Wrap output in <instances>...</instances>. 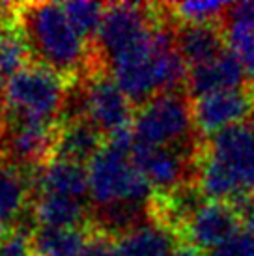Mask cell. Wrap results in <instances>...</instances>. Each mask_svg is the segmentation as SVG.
<instances>
[{"label": "cell", "mask_w": 254, "mask_h": 256, "mask_svg": "<svg viewBox=\"0 0 254 256\" xmlns=\"http://www.w3.org/2000/svg\"><path fill=\"white\" fill-rule=\"evenodd\" d=\"M133 129L108 138L88 164V189L98 222L124 236L144 222L154 187L131 159Z\"/></svg>", "instance_id": "1"}, {"label": "cell", "mask_w": 254, "mask_h": 256, "mask_svg": "<svg viewBox=\"0 0 254 256\" xmlns=\"http://www.w3.org/2000/svg\"><path fill=\"white\" fill-rule=\"evenodd\" d=\"M19 28L28 45L30 56L60 77H70L86 68V40L71 22L64 4L34 2L17 12Z\"/></svg>", "instance_id": "2"}, {"label": "cell", "mask_w": 254, "mask_h": 256, "mask_svg": "<svg viewBox=\"0 0 254 256\" xmlns=\"http://www.w3.org/2000/svg\"><path fill=\"white\" fill-rule=\"evenodd\" d=\"M200 192L215 202L254 194V122L212 135L198 168Z\"/></svg>", "instance_id": "3"}, {"label": "cell", "mask_w": 254, "mask_h": 256, "mask_svg": "<svg viewBox=\"0 0 254 256\" xmlns=\"http://www.w3.org/2000/svg\"><path fill=\"white\" fill-rule=\"evenodd\" d=\"M62 77L40 64H30L8 80L6 122L52 124L66 105Z\"/></svg>", "instance_id": "4"}, {"label": "cell", "mask_w": 254, "mask_h": 256, "mask_svg": "<svg viewBox=\"0 0 254 256\" xmlns=\"http://www.w3.org/2000/svg\"><path fill=\"white\" fill-rule=\"evenodd\" d=\"M194 114L187 96L159 94L144 103L133 120V144L152 148H190Z\"/></svg>", "instance_id": "5"}, {"label": "cell", "mask_w": 254, "mask_h": 256, "mask_svg": "<svg viewBox=\"0 0 254 256\" xmlns=\"http://www.w3.org/2000/svg\"><path fill=\"white\" fill-rule=\"evenodd\" d=\"M78 90L71 118L88 120L106 138L131 131L134 120L131 101L110 75L92 73Z\"/></svg>", "instance_id": "6"}, {"label": "cell", "mask_w": 254, "mask_h": 256, "mask_svg": "<svg viewBox=\"0 0 254 256\" xmlns=\"http://www.w3.org/2000/svg\"><path fill=\"white\" fill-rule=\"evenodd\" d=\"M156 28V15L150 14L148 6L129 2L108 4L103 24L96 38L101 56L110 64L140 43L148 42Z\"/></svg>", "instance_id": "7"}, {"label": "cell", "mask_w": 254, "mask_h": 256, "mask_svg": "<svg viewBox=\"0 0 254 256\" xmlns=\"http://www.w3.org/2000/svg\"><path fill=\"white\" fill-rule=\"evenodd\" d=\"M131 159L148 184L162 192L184 187L192 163L189 148H152L133 144Z\"/></svg>", "instance_id": "8"}, {"label": "cell", "mask_w": 254, "mask_h": 256, "mask_svg": "<svg viewBox=\"0 0 254 256\" xmlns=\"http://www.w3.org/2000/svg\"><path fill=\"white\" fill-rule=\"evenodd\" d=\"M254 110V94L247 88L208 94L194 100V126L204 135H215L222 129L247 122Z\"/></svg>", "instance_id": "9"}, {"label": "cell", "mask_w": 254, "mask_h": 256, "mask_svg": "<svg viewBox=\"0 0 254 256\" xmlns=\"http://www.w3.org/2000/svg\"><path fill=\"white\" fill-rule=\"evenodd\" d=\"M240 224V215L228 202L208 200L200 204L182 230L190 247L196 250H212L213 254L238 232Z\"/></svg>", "instance_id": "10"}, {"label": "cell", "mask_w": 254, "mask_h": 256, "mask_svg": "<svg viewBox=\"0 0 254 256\" xmlns=\"http://www.w3.org/2000/svg\"><path fill=\"white\" fill-rule=\"evenodd\" d=\"M6 154L15 159V164H40L54 152L58 128L52 124L36 122H6L0 131Z\"/></svg>", "instance_id": "11"}, {"label": "cell", "mask_w": 254, "mask_h": 256, "mask_svg": "<svg viewBox=\"0 0 254 256\" xmlns=\"http://www.w3.org/2000/svg\"><path fill=\"white\" fill-rule=\"evenodd\" d=\"M247 75V70L241 64L240 58L230 49H226L212 62L192 68L187 75V86L189 92L194 96V100H198L208 94L243 88Z\"/></svg>", "instance_id": "12"}, {"label": "cell", "mask_w": 254, "mask_h": 256, "mask_svg": "<svg viewBox=\"0 0 254 256\" xmlns=\"http://www.w3.org/2000/svg\"><path fill=\"white\" fill-rule=\"evenodd\" d=\"M34 194H54L88 202V170L82 164H75L62 159L43 163L30 180Z\"/></svg>", "instance_id": "13"}, {"label": "cell", "mask_w": 254, "mask_h": 256, "mask_svg": "<svg viewBox=\"0 0 254 256\" xmlns=\"http://www.w3.org/2000/svg\"><path fill=\"white\" fill-rule=\"evenodd\" d=\"M174 40L190 70L212 62L228 49L226 36L215 24H182L174 34Z\"/></svg>", "instance_id": "14"}, {"label": "cell", "mask_w": 254, "mask_h": 256, "mask_svg": "<svg viewBox=\"0 0 254 256\" xmlns=\"http://www.w3.org/2000/svg\"><path fill=\"white\" fill-rule=\"evenodd\" d=\"M103 148V135L84 118H70L58 128L54 142V159L75 164L90 163Z\"/></svg>", "instance_id": "15"}, {"label": "cell", "mask_w": 254, "mask_h": 256, "mask_svg": "<svg viewBox=\"0 0 254 256\" xmlns=\"http://www.w3.org/2000/svg\"><path fill=\"white\" fill-rule=\"evenodd\" d=\"M122 256H172L178 249L176 232L161 220H144L120 236Z\"/></svg>", "instance_id": "16"}, {"label": "cell", "mask_w": 254, "mask_h": 256, "mask_svg": "<svg viewBox=\"0 0 254 256\" xmlns=\"http://www.w3.org/2000/svg\"><path fill=\"white\" fill-rule=\"evenodd\" d=\"M84 200L38 194L34 202V217L40 228H78L86 217Z\"/></svg>", "instance_id": "17"}, {"label": "cell", "mask_w": 254, "mask_h": 256, "mask_svg": "<svg viewBox=\"0 0 254 256\" xmlns=\"http://www.w3.org/2000/svg\"><path fill=\"white\" fill-rule=\"evenodd\" d=\"M28 200V180L21 166L6 163L0 168V228H12Z\"/></svg>", "instance_id": "18"}, {"label": "cell", "mask_w": 254, "mask_h": 256, "mask_svg": "<svg viewBox=\"0 0 254 256\" xmlns=\"http://www.w3.org/2000/svg\"><path fill=\"white\" fill-rule=\"evenodd\" d=\"M88 240L80 228H40L32 243L36 256H78Z\"/></svg>", "instance_id": "19"}, {"label": "cell", "mask_w": 254, "mask_h": 256, "mask_svg": "<svg viewBox=\"0 0 254 256\" xmlns=\"http://www.w3.org/2000/svg\"><path fill=\"white\" fill-rule=\"evenodd\" d=\"M30 50L21 30L12 24H0V75L8 80L28 66Z\"/></svg>", "instance_id": "20"}, {"label": "cell", "mask_w": 254, "mask_h": 256, "mask_svg": "<svg viewBox=\"0 0 254 256\" xmlns=\"http://www.w3.org/2000/svg\"><path fill=\"white\" fill-rule=\"evenodd\" d=\"M64 8L70 15L71 22L75 24V28L80 32V36L84 38L86 42L98 38L106 6L99 4V2H66Z\"/></svg>", "instance_id": "21"}, {"label": "cell", "mask_w": 254, "mask_h": 256, "mask_svg": "<svg viewBox=\"0 0 254 256\" xmlns=\"http://www.w3.org/2000/svg\"><path fill=\"white\" fill-rule=\"evenodd\" d=\"M172 15L182 24H215L217 19H222L228 10L224 2H180L170 4Z\"/></svg>", "instance_id": "22"}, {"label": "cell", "mask_w": 254, "mask_h": 256, "mask_svg": "<svg viewBox=\"0 0 254 256\" xmlns=\"http://www.w3.org/2000/svg\"><path fill=\"white\" fill-rule=\"evenodd\" d=\"M213 256H254V214L241 219L238 232Z\"/></svg>", "instance_id": "23"}, {"label": "cell", "mask_w": 254, "mask_h": 256, "mask_svg": "<svg viewBox=\"0 0 254 256\" xmlns=\"http://www.w3.org/2000/svg\"><path fill=\"white\" fill-rule=\"evenodd\" d=\"M0 256H36L32 238L21 228L0 232Z\"/></svg>", "instance_id": "24"}, {"label": "cell", "mask_w": 254, "mask_h": 256, "mask_svg": "<svg viewBox=\"0 0 254 256\" xmlns=\"http://www.w3.org/2000/svg\"><path fill=\"white\" fill-rule=\"evenodd\" d=\"M78 256H122L118 245H114L106 236L90 238Z\"/></svg>", "instance_id": "25"}, {"label": "cell", "mask_w": 254, "mask_h": 256, "mask_svg": "<svg viewBox=\"0 0 254 256\" xmlns=\"http://www.w3.org/2000/svg\"><path fill=\"white\" fill-rule=\"evenodd\" d=\"M172 256H198V250L190 245H184V247H178Z\"/></svg>", "instance_id": "26"}, {"label": "cell", "mask_w": 254, "mask_h": 256, "mask_svg": "<svg viewBox=\"0 0 254 256\" xmlns=\"http://www.w3.org/2000/svg\"><path fill=\"white\" fill-rule=\"evenodd\" d=\"M4 154H6V150H4V142H2V135H0V168H2V159H4Z\"/></svg>", "instance_id": "27"}, {"label": "cell", "mask_w": 254, "mask_h": 256, "mask_svg": "<svg viewBox=\"0 0 254 256\" xmlns=\"http://www.w3.org/2000/svg\"><path fill=\"white\" fill-rule=\"evenodd\" d=\"M210 256H213V254H210Z\"/></svg>", "instance_id": "28"}]
</instances>
